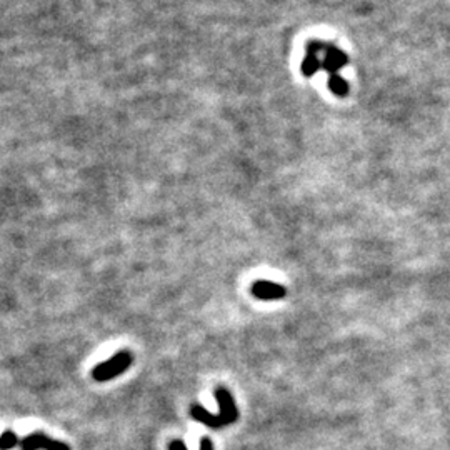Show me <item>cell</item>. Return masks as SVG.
<instances>
[{"label": "cell", "instance_id": "obj_1", "mask_svg": "<svg viewBox=\"0 0 450 450\" xmlns=\"http://www.w3.org/2000/svg\"><path fill=\"white\" fill-rule=\"evenodd\" d=\"M214 396H215V400H217L218 407H221L218 416L217 413H210L209 410H205L202 405L194 404L192 407H190V416H192V419L212 429H221V427H225V425L234 424L238 417V410L236 407V400H234L232 393H230L225 387H217L215 389Z\"/></svg>", "mask_w": 450, "mask_h": 450}, {"label": "cell", "instance_id": "obj_2", "mask_svg": "<svg viewBox=\"0 0 450 450\" xmlns=\"http://www.w3.org/2000/svg\"><path fill=\"white\" fill-rule=\"evenodd\" d=\"M130 364H132V356H130L127 350H121V352L115 354L114 357H110L109 360L102 362L97 367L92 370V377L97 382H107L112 380L117 376L129 370Z\"/></svg>", "mask_w": 450, "mask_h": 450}, {"label": "cell", "instance_id": "obj_3", "mask_svg": "<svg viewBox=\"0 0 450 450\" xmlns=\"http://www.w3.org/2000/svg\"><path fill=\"white\" fill-rule=\"evenodd\" d=\"M22 450H70V447L63 442L52 440L43 433H32L21 442Z\"/></svg>", "mask_w": 450, "mask_h": 450}, {"label": "cell", "instance_id": "obj_4", "mask_svg": "<svg viewBox=\"0 0 450 450\" xmlns=\"http://www.w3.org/2000/svg\"><path fill=\"white\" fill-rule=\"evenodd\" d=\"M252 294L254 297L260 298V300H278V298L285 297L287 289L276 282L257 280L252 284Z\"/></svg>", "mask_w": 450, "mask_h": 450}, {"label": "cell", "instance_id": "obj_5", "mask_svg": "<svg viewBox=\"0 0 450 450\" xmlns=\"http://www.w3.org/2000/svg\"><path fill=\"white\" fill-rule=\"evenodd\" d=\"M347 62L349 59L347 55H345V52H342L340 49H337V47L334 45H329L324 54V59H322V69L329 72V74L336 75L342 67L347 65Z\"/></svg>", "mask_w": 450, "mask_h": 450}, {"label": "cell", "instance_id": "obj_6", "mask_svg": "<svg viewBox=\"0 0 450 450\" xmlns=\"http://www.w3.org/2000/svg\"><path fill=\"white\" fill-rule=\"evenodd\" d=\"M329 89L332 90L334 94L337 95V97H345V95L349 94V83L345 81L344 77H340V75L336 74V75H330L329 79Z\"/></svg>", "mask_w": 450, "mask_h": 450}, {"label": "cell", "instance_id": "obj_7", "mask_svg": "<svg viewBox=\"0 0 450 450\" xmlns=\"http://www.w3.org/2000/svg\"><path fill=\"white\" fill-rule=\"evenodd\" d=\"M320 69H322V61L318 59V55H312V54L305 55L304 62H302V74H304L305 77H312V75Z\"/></svg>", "mask_w": 450, "mask_h": 450}, {"label": "cell", "instance_id": "obj_8", "mask_svg": "<svg viewBox=\"0 0 450 450\" xmlns=\"http://www.w3.org/2000/svg\"><path fill=\"white\" fill-rule=\"evenodd\" d=\"M21 439L15 436L12 430H6V432L0 436V450H12L15 449L17 445H21Z\"/></svg>", "mask_w": 450, "mask_h": 450}, {"label": "cell", "instance_id": "obj_9", "mask_svg": "<svg viewBox=\"0 0 450 450\" xmlns=\"http://www.w3.org/2000/svg\"><path fill=\"white\" fill-rule=\"evenodd\" d=\"M169 450H187V447L182 440H172L169 444ZM201 450H214L212 440L209 437H202L201 439Z\"/></svg>", "mask_w": 450, "mask_h": 450}, {"label": "cell", "instance_id": "obj_10", "mask_svg": "<svg viewBox=\"0 0 450 450\" xmlns=\"http://www.w3.org/2000/svg\"><path fill=\"white\" fill-rule=\"evenodd\" d=\"M327 43L320 42V41H312L307 43V54H312V55H320V54H325V50H327Z\"/></svg>", "mask_w": 450, "mask_h": 450}]
</instances>
